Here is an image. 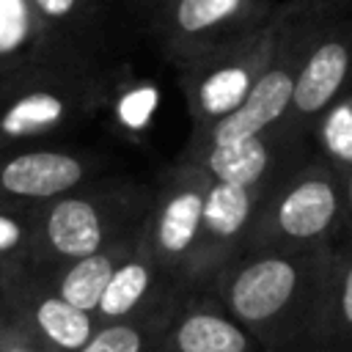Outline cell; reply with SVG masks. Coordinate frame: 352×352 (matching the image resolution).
Returning a JSON list of instances; mask_svg holds the SVG:
<instances>
[{"label": "cell", "mask_w": 352, "mask_h": 352, "mask_svg": "<svg viewBox=\"0 0 352 352\" xmlns=\"http://www.w3.org/2000/svg\"><path fill=\"white\" fill-rule=\"evenodd\" d=\"M88 168L91 165L77 154L36 148L11 157L0 168V187L19 198H60L82 184Z\"/></svg>", "instance_id": "4fadbf2b"}, {"label": "cell", "mask_w": 352, "mask_h": 352, "mask_svg": "<svg viewBox=\"0 0 352 352\" xmlns=\"http://www.w3.org/2000/svg\"><path fill=\"white\" fill-rule=\"evenodd\" d=\"M341 184H344V209H346L344 236H352V170H344L341 173Z\"/></svg>", "instance_id": "603a6c76"}, {"label": "cell", "mask_w": 352, "mask_h": 352, "mask_svg": "<svg viewBox=\"0 0 352 352\" xmlns=\"http://www.w3.org/2000/svg\"><path fill=\"white\" fill-rule=\"evenodd\" d=\"M212 179L192 162L176 157L154 187L151 209L143 223V242L168 278L192 294V267L201 242L204 198Z\"/></svg>", "instance_id": "8992f818"}, {"label": "cell", "mask_w": 352, "mask_h": 352, "mask_svg": "<svg viewBox=\"0 0 352 352\" xmlns=\"http://www.w3.org/2000/svg\"><path fill=\"white\" fill-rule=\"evenodd\" d=\"M138 3H146V6H148V8H151V6H154V3H157V0H138Z\"/></svg>", "instance_id": "cb8c5ba5"}, {"label": "cell", "mask_w": 352, "mask_h": 352, "mask_svg": "<svg viewBox=\"0 0 352 352\" xmlns=\"http://www.w3.org/2000/svg\"><path fill=\"white\" fill-rule=\"evenodd\" d=\"M154 187L124 184L91 195L66 192L44 217V242L63 261L96 253L124 236L140 234L151 209Z\"/></svg>", "instance_id": "5b68a950"}, {"label": "cell", "mask_w": 352, "mask_h": 352, "mask_svg": "<svg viewBox=\"0 0 352 352\" xmlns=\"http://www.w3.org/2000/svg\"><path fill=\"white\" fill-rule=\"evenodd\" d=\"M344 226L341 173L311 151L258 195L245 250H319L338 242Z\"/></svg>", "instance_id": "7a4b0ae2"}, {"label": "cell", "mask_w": 352, "mask_h": 352, "mask_svg": "<svg viewBox=\"0 0 352 352\" xmlns=\"http://www.w3.org/2000/svg\"><path fill=\"white\" fill-rule=\"evenodd\" d=\"M33 322L38 333L60 352H77L96 330V316L63 300L58 292L41 297L33 311Z\"/></svg>", "instance_id": "e0dca14e"}, {"label": "cell", "mask_w": 352, "mask_h": 352, "mask_svg": "<svg viewBox=\"0 0 352 352\" xmlns=\"http://www.w3.org/2000/svg\"><path fill=\"white\" fill-rule=\"evenodd\" d=\"M258 195V190L212 179L204 198L201 242L192 267V294L204 292L212 278L245 250Z\"/></svg>", "instance_id": "30bf717a"}, {"label": "cell", "mask_w": 352, "mask_h": 352, "mask_svg": "<svg viewBox=\"0 0 352 352\" xmlns=\"http://www.w3.org/2000/svg\"><path fill=\"white\" fill-rule=\"evenodd\" d=\"M278 8L280 38L270 66L234 113L209 129L190 135V143H231L278 124L292 102V88L308 50L333 19L352 11V0H286L278 3Z\"/></svg>", "instance_id": "3957f363"}, {"label": "cell", "mask_w": 352, "mask_h": 352, "mask_svg": "<svg viewBox=\"0 0 352 352\" xmlns=\"http://www.w3.org/2000/svg\"><path fill=\"white\" fill-rule=\"evenodd\" d=\"M272 8V0H157L151 36L162 58L176 66L256 28Z\"/></svg>", "instance_id": "52a82bcc"}, {"label": "cell", "mask_w": 352, "mask_h": 352, "mask_svg": "<svg viewBox=\"0 0 352 352\" xmlns=\"http://www.w3.org/2000/svg\"><path fill=\"white\" fill-rule=\"evenodd\" d=\"M330 248L242 250L204 289L264 352H316Z\"/></svg>", "instance_id": "6da1fadb"}, {"label": "cell", "mask_w": 352, "mask_h": 352, "mask_svg": "<svg viewBox=\"0 0 352 352\" xmlns=\"http://www.w3.org/2000/svg\"><path fill=\"white\" fill-rule=\"evenodd\" d=\"M314 151L311 138L294 135L283 121L267 126L264 132L248 135L231 143H190L179 154L182 160L198 165L209 179L250 187L264 192L272 187L294 162Z\"/></svg>", "instance_id": "ba28073f"}, {"label": "cell", "mask_w": 352, "mask_h": 352, "mask_svg": "<svg viewBox=\"0 0 352 352\" xmlns=\"http://www.w3.org/2000/svg\"><path fill=\"white\" fill-rule=\"evenodd\" d=\"M280 38V8L256 28L173 66L190 116V135H198L234 113L270 66Z\"/></svg>", "instance_id": "277c9868"}, {"label": "cell", "mask_w": 352, "mask_h": 352, "mask_svg": "<svg viewBox=\"0 0 352 352\" xmlns=\"http://www.w3.org/2000/svg\"><path fill=\"white\" fill-rule=\"evenodd\" d=\"M36 16L47 28H66V25H88L94 0H30Z\"/></svg>", "instance_id": "44dd1931"}, {"label": "cell", "mask_w": 352, "mask_h": 352, "mask_svg": "<svg viewBox=\"0 0 352 352\" xmlns=\"http://www.w3.org/2000/svg\"><path fill=\"white\" fill-rule=\"evenodd\" d=\"M157 88L151 82H143V80H135L129 85H124L118 94H116V102H113V110H116V121L129 132V135H140L148 129L151 124V116L157 110Z\"/></svg>", "instance_id": "d6986e66"}, {"label": "cell", "mask_w": 352, "mask_h": 352, "mask_svg": "<svg viewBox=\"0 0 352 352\" xmlns=\"http://www.w3.org/2000/svg\"><path fill=\"white\" fill-rule=\"evenodd\" d=\"M316 352H352V236H341L330 245L316 324Z\"/></svg>", "instance_id": "5bb4252c"}, {"label": "cell", "mask_w": 352, "mask_h": 352, "mask_svg": "<svg viewBox=\"0 0 352 352\" xmlns=\"http://www.w3.org/2000/svg\"><path fill=\"white\" fill-rule=\"evenodd\" d=\"M143 231V228H140ZM138 236L140 234H132V236H124L96 253H88L82 258H74V261H66V270L60 272L58 278V294L63 300H69L72 305L82 308V311H96L116 267L135 250L138 245Z\"/></svg>", "instance_id": "9a60e30c"}, {"label": "cell", "mask_w": 352, "mask_h": 352, "mask_svg": "<svg viewBox=\"0 0 352 352\" xmlns=\"http://www.w3.org/2000/svg\"><path fill=\"white\" fill-rule=\"evenodd\" d=\"M154 352H264L258 341L206 292L187 294Z\"/></svg>", "instance_id": "8fae6325"}, {"label": "cell", "mask_w": 352, "mask_h": 352, "mask_svg": "<svg viewBox=\"0 0 352 352\" xmlns=\"http://www.w3.org/2000/svg\"><path fill=\"white\" fill-rule=\"evenodd\" d=\"M179 302L154 308L140 316L116 319V322H99L94 336L77 349V352H154L160 336L165 333L168 322L179 311Z\"/></svg>", "instance_id": "2e32d148"}, {"label": "cell", "mask_w": 352, "mask_h": 352, "mask_svg": "<svg viewBox=\"0 0 352 352\" xmlns=\"http://www.w3.org/2000/svg\"><path fill=\"white\" fill-rule=\"evenodd\" d=\"M184 297L187 292H182L168 278V272L157 264L154 253L146 248L143 236H138L135 250L116 267L94 316L96 322L129 319V316H140L154 308L179 302Z\"/></svg>", "instance_id": "7c38bea8"}, {"label": "cell", "mask_w": 352, "mask_h": 352, "mask_svg": "<svg viewBox=\"0 0 352 352\" xmlns=\"http://www.w3.org/2000/svg\"><path fill=\"white\" fill-rule=\"evenodd\" d=\"M11 352H25V349H11Z\"/></svg>", "instance_id": "d4e9b609"}, {"label": "cell", "mask_w": 352, "mask_h": 352, "mask_svg": "<svg viewBox=\"0 0 352 352\" xmlns=\"http://www.w3.org/2000/svg\"><path fill=\"white\" fill-rule=\"evenodd\" d=\"M352 91V11L333 19L308 50L302 60L292 102L283 113V124L302 138H311L319 116Z\"/></svg>", "instance_id": "9c48e42d"}, {"label": "cell", "mask_w": 352, "mask_h": 352, "mask_svg": "<svg viewBox=\"0 0 352 352\" xmlns=\"http://www.w3.org/2000/svg\"><path fill=\"white\" fill-rule=\"evenodd\" d=\"M38 25L30 0H0V58L19 52Z\"/></svg>", "instance_id": "ffe728a7"}, {"label": "cell", "mask_w": 352, "mask_h": 352, "mask_svg": "<svg viewBox=\"0 0 352 352\" xmlns=\"http://www.w3.org/2000/svg\"><path fill=\"white\" fill-rule=\"evenodd\" d=\"M22 242V226L14 217L0 214V253H11Z\"/></svg>", "instance_id": "7402d4cb"}, {"label": "cell", "mask_w": 352, "mask_h": 352, "mask_svg": "<svg viewBox=\"0 0 352 352\" xmlns=\"http://www.w3.org/2000/svg\"><path fill=\"white\" fill-rule=\"evenodd\" d=\"M314 151L338 173L352 170V91L333 102L311 132Z\"/></svg>", "instance_id": "ac0fdd59"}]
</instances>
